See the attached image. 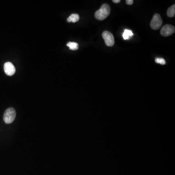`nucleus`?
I'll return each mask as SVG.
<instances>
[{
	"label": "nucleus",
	"instance_id": "f257e3e1",
	"mask_svg": "<svg viewBox=\"0 0 175 175\" xmlns=\"http://www.w3.org/2000/svg\"><path fill=\"white\" fill-rule=\"evenodd\" d=\"M110 12V6L107 4H102L99 10L94 14L95 17L99 20H104L108 17Z\"/></svg>",
	"mask_w": 175,
	"mask_h": 175
},
{
	"label": "nucleus",
	"instance_id": "f03ea898",
	"mask_svg": "<svg viewBox=\"0 0 175 175\" xmlns=\"http://www.w3.org/2000/svg\"><path fill=\"white\" fill-rule=\"evenodd\" d=\"M16 116V110L13 108H9L4 112L3 118L4 121L6 124H11L14 121Z\"/></svg>",
	"mask_w": 175,
	"mask_h": 175
},
{
	"label": "nucleus",
	"instance_id": "7ed1b4c3",
	"mask_svg": "<svg viewBox=\"0 0 175 175\" xmlns=\"http://www.w3.org/2000/svg\"><path fill=\"white\" fill-rule=\"evenodd\" d=\"M162 20L159 14H156L154 15L150 22L151 27L154 30H158L162 25Z\"/></svg>",
	"mask_w": 175,
	"mask_h": 175
},
{
	"label": "nucleus",
	"instance_id": "20e7f679",
	"mask_svg": "<svg viewBox=\"0 0 175 175\" xmlns=\"http://www.w3.org/2000/svg\"><path fill=\"white\" fill-rule=\"evenodd\" d=\"M102 37L104 39L106 45L108 46H112L115 44V38L110 32L105 31L102 33Z\"/></svg>",
	"mask_w": 175,
	"mask_h": 175
},
{
	"label": "nucleus",
	"instance_id": "39448f33",
	"mask_svg": "<svg viewBox=\"0 0 175 175\" xmlns=\"http://www.w3.org/2000/svg\"><path fill=\"white\" fill-rule=\"evenodd\" d=\"M175 31L174 26L170 25H165L161 30V34L164 37L169 36L174 33Z\"/></svg>",
	"mask_w": 175,
	"mask_h": 175
},
{
	"label": "nucleus",
	"instance_id": "423d86ee",
	"mask_svg": "<svg viewBox=\"0 0 175 175\" xmlns=\"http://www.w3.org/2000/svg\"><path fill=\"white\" fill-rule=\"evenodd\" d=\"M4 72L8 76L14 75L16 72V69L13 64L10 62L5 63L4 66Z\"/></svg>",
	"mask_w": 175,
	"mask_h": 175
},
{
	"label": "nucleus",
	"instance_id": "0eeeda50",
	"mask_svg": "<svg viewBox=\"0 0 175 175\" xmlns=\"http://www.w3.org/2000/svg\"><path fill=\"white\" fill-rule=\"evenodd\" d=\"M79 16L77 14H72L69 17L67 20L68 22H76L79 20Z\"/></svg>",
	"mask_w": 175,
	"mask_h": 175
},
{
	"label": "nucleus",
	"instance_id": "6e6552de",
	"mask_svg": "<svg viewBox=\"0 0 175 175\" xmlns=\"http://www.w3.org/2000/svg\"><path fill=\"white\" fill-rule=\"evenodd\" d=\"M132 36H133V32H132L131 30L128 29H125L122 35L123 39L124 40L129 39L130 37H131Z\"/></svg>",
	"mask_w": 175,
	"mask_h": 175
},
{
	"label": "nucleus",
	"instance_id": "1a4fd4ad",
	"mask_svg": "<svg viewBox=\"0 0 175 175\" xmlns=\"http://www.w3.org/2000/svg\"><path fill=\"white\" fill-rule=\"evenodd\" d=\"M167 15L169 17L172 18L175 15V4L173 5L168 9Z\"/></svg>",
	"mask_w": 175,
	"mask_h": 175
},
{
	"label": "nucleus",
	"instance_id": "9d476101",
	"mask_svg": "<svg viewBox=\"0 0 175 175\" xmlns=\"http://www.w3.org/2000/svg\"><path fill=\"white\" fill-rule=\"evenodd\" d=\"M67 46L69 47L71 50H77L78 49V44L75 42H69L67 44Z\"/></svg>",
	"mask_w": 175,
	"mask_h": 175
},
{
	"label": "nucleus",
	"instance_id": "9b49d317",
	"mask_svg": "<svg viewBox=\"0 0 175 175\" xmlns=\"http://www.w3.org/2000/svg\"><path fill=\"white\" fill-rule=\"evenodd\" d=\"M155 62H156L157 63L160 64L162 65H165L166 64V61H165L164 59L163 58H157L155 59Z\"/></svg>",
	"mask_w": 175,
	"mask_h": 175
},
{
	"label": "nucleus",
	"instance_id": "f8f14e48",
	"mask_svg": "<svg viewBox=\"0 0 175 175\" xmlns=\"http://www.w3.org/2000/svg\"><path fill=\"white\" fill-rule=\"evenodd\" d=\"M133 2H134V1L133 0H127L126 1V4H128V5H132L133 4Z\"/></svg>",
	"mask_w": 175,
	"mask_h": 175
},
{
	"label": "nucleus",
	"instance_id": "ddd939ff",
	"mask_svg": "<svg viewBox=\"0 0 175 175\" xmlns=\"http://www.w3.org/2000/svg\"><path fill=\"white\" fill-rule=\"evenodd\" d=\"M112 1H113V3H115V4H118V3H120L121 1L120 0H113Z\"/></svg>",
	"mask_w": 175,
	"mask_h": 175
}]
</instances>
